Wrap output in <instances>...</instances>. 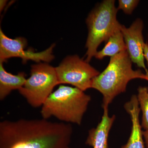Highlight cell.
Returning <instances> with one entry per match:
<instances>
[{"instance_id":"cell-1","label":"cell","mask_w":148,"mask_h":148,"mask_svg":"<svg viewBox=\"0 0 148 148\" xmlns=\"http://www.w3.org/2000/svg\"><path fill=\"white\" fill-rule=\"evenodd\" d=\"M70 123L47 119H20L0 122V148H70Z\"/></svg>"},{"instance_id":"cell-3","label":"cell","mask_w":148,"mask_h":148,"mask_svg":"<svg viewBox=\"0 0 148 148\" xmlns=\"http://www.w3.org/2000/svg\"><path fill=\"white\" fill-rule=\"evenodd\" d=\"M90 100V95L77 88L60 85L43 104L41 115L44 119L54 117L62 122L79 125Z\"/></svg>"},{"instance_id":"cell-12","label":"cell","mask_w":148,"mask_h":148,"mask_svg":"<svg viewBox=\"0 0 148 148\" xmlns=\"http://www.w3.org/2000/svg\"><path fill=\"white\" fill-rule=\"evenodd\" d=\"M126 50L123 35L119 28L109 38L103 49L97 51L95 57L101 60L106 56L112 57Z\"/></svg>"},{"instance_id":"cell-2","label":"cell","mask_w":148,"mask_h":148,"mask_svg":"<svg viewBox=\"0 0 148 148\" xmlns=\"http://www.w3.org/2000/svg\"><path fill=\"white\" fill-rule=\"evenodd\" d=\"M132 63L127 51H122L111 57L106 69L92 79L91 88L102 93L103 108H108L117 95L125 92L130 80L145 79V75L139 69L133 70Z\"/></svg>"},{"instance_id":"cell-7","label":"cell","mask_w":148,"mask_h":148,"mask_svg":"<svg viewBox=\"0 0 148 148\" xmlns=\"http://www.w3.org/2000/svg\"><path fill=\"white\" fill-rule=\"evenodd\" d=\"M27 45V40L24 38L18 37L11 39L0 29V62L3 63L14 57L21 58L24 63L29 60L38 63L41 61L48 63L54 59L53 50L55 44H52L46 50L38 52L24 50Z\"/></svg>"},{"instance_id":"cell-16","label":"cell","mask_w":148,"mask_h":148,"mask_svg":"<svg viewBox=\"0 0 148 148\" xmlns=\"http://www.w3.org/2000/svg\"><path fill=\"white\" fill-rule=\"evenodd\" d=\"M143 135L145 140L146 146L147 148H148V131H143Z\"/></svg>"},{"instance_id":"cell-14","label":"cell","mask_w":148,"mask_h":148,"mask_svg":"<svg viewBox=\"0 0 148 148\" xmlns=\"http://www.w3.org/2000/svg\"><path fill=\"white\" fill-rule=\"evenodd\" d=\"M139 1L137 0H119L118 10H122L126 14H131Z\"/></svg>"},{"instance_id":"cell-5","label":"cell","mask_w":148,"mask_h":148,"mask_svg":"<svg viewBox=\"0 0 148 148\" xmlns=\"http://www.w3.org/2000/svg\"><path fill=\"white\" fill-rule=\"evenodd\" d=\"M58 84L55 68L47 63H39L32 65L30 77L18 90L29 105L38 108L42 106Z\"/></svg>"},{"instance_id":"cell-15","label":"cell","mask_w":148,"mask_h":148,"mask_svg":"<svg viewBox=\"0 0 148 148\" xmlns=\"http://www.w3.org/2000/svg\"><path fill=\"white\" fill-rule=\"evenodd\" d=\"M144 57L147 61V64L148 66V43L146 42L145 43L144 48Z\"/></svg>"},{"instance_id":"cell-9","label":"cell","mask_w":148,"mask_h":148,"mask_svg":"<svg viewBox=\"0 0 148 148\" xmlns=\"http://www.w3.org/2000/svg\"><path fill=\"white\" fill-rule=\"evenodd\" d=\"M124 108L130 116L132 127L128 142L121 148H145L143 131L139 120L140 109L138 97L132 95L130 101L125 104Z\"/></svg>"},{"instance_id":"cell-6","label":"cell","mask_w":148,"mask_h":148,"mask_svg":"<svg viewBox=\"0 0 148 148\" xmlns=\"http://www.w3.org/2000/svg\"><path fill=\"white\" fill-rule=\"evenodd\" d=\"M78 56H67L55 68L60 84L72 85L84 91L91 88L92 80L100 72Z\"/></svg>"},{"instance_id":"cell-17","label":"cell","mask_w":148,"mask_h":148,"mask_svg":"<svg viewBox=\"0 0 148 148\" xmlns=\"http://www.w3.org/2000/svg\"><path fill=\"white\" fill-rule=\"evenodd\" d=\"M7 1H3V0H1L0 1V11L1 12L4 8L5 7Z\"/></svg>"},{"instance_id":"cell-18","label":"cell","mask_w":148,"mask_h":148,"mask_svg":"<svg viewBox=\"0 0 148 148\" xmlns=\"http://www.w3.org/2000/svg\"><path fill=\"white\" fill-rule=\"evenodd\" d=\"M146 71V74H145V79L146 80L148 81V71L147 69H146L145 70Z\"/></svg>"},{"instance_id":"cell-4","label":"cell","mask_w":148,"mask_h":148,"mask_svg":"<svg viewBox=\"0 0 148 148\" xmlns=\"http://www.w3.org/2000/svg\"><path fill=\"white\" fill-rule=\"evenodd\" d=\"M118 9L115 1L106 0L96 7L86 19L88 33L86 47L87 48L85 61L89 63L97 52L99 46L106 42L121 24L117 20Z\"/></svg>"},{"instance_id":"cell-11","label":"cell","mask_w":148,"mask_h":148,"mask_svg":"<svg viewBox=\"0 0 148 148\" xmlns=\"http://www.w3.org/2000/svg\"><path fill=\"white\" fill-rule=\"evenodd\" d=\"M0 62V100H3L14 90H18L24 86L27 80L26 75L20 72L17 75L8 73Z\"/></svg>"},{"instance_id":"cell-8","label":"cell","mask_w":148,"mask_h":148,"mask_svg":"<svg viewBox=\"0 0 148 148\" xmlns=\"http://www.w3.org/2000/svg\"><path fill=\"white\" fill-rule=\"evenodd\" d=\"M143 21L138 18L128 28L121 24L120 29L123 35L126 51L131 61L139 68L146 70L144 54L145 43L144 42L143 39Z\"/></svg>"},{"instance_id":"cell-13","label":"cell","mask_w":148,"mask_h":148,"mask_svg":"<svg viewBox=\"0 0 148 148\" xmlns=\"http://www.w3.org/2000/svg\"><path fill=\"white\" fill-rule=\"evenodd\" d=\"M138 101L143 112L142 126L148 131V87L140 86L138 88Z\"/></svg>"},{"instance_id":"cell-10","label":"cell","mask_w":148,"mask_h":148,"mask_svg":"<svg viewBox=\"0 0 148 148\" xmlns=\"http://www.w3.org/2000/svg\"><path fill=\"white\" fill-rule=\"evenodd\" d=\"M102 120L96 128L89 130L86 144L93 148H108L109 132L114 120L115 115L109 116L108 108H104Z\"/></svg>"}]
</instances>
